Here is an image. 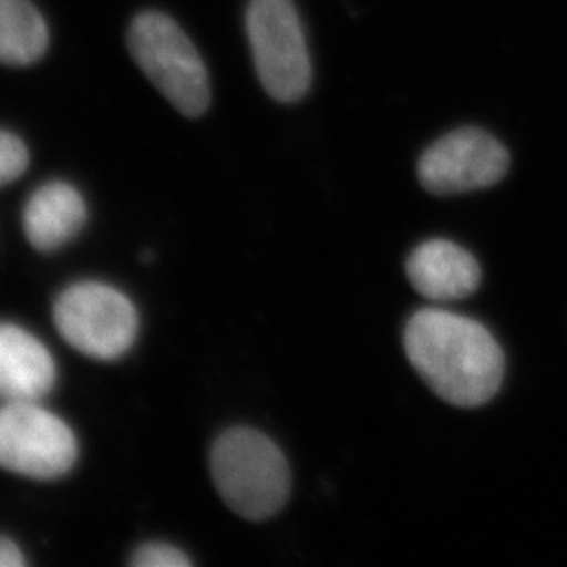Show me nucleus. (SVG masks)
<instances>
[{
    "label": "nucleus",
    "mask_w": 567,
    "mask_h": 567,
    "mask_svg": "<svg viewBox=\"0 0 567 567\" xmlns=\"http://www.w3.org/2000/svg\"><path fill=\"white\" fill-rule=\"evenodd\" d=\"M408 360L435 395L457 408L487 404L504 382V351L487 327L465 316L423 309L404 329Z\"/></svg>",
    "instance_id": "obj_1"
},
{
    "label": "nucleus",
    "mask_w": 567,
    "mask_h": 567,
    "mask_svg": "<svg viewBox=\"0 0 567 567\" xmlns=\"http://www.w3.org/2000/svg\"><path fill=\"white\" fill-rule=\"evenodd\" d=\"M215 487L225 504L247 519L278 514L290 494V468L284 452L252 429H231L209 454Z\"/></svg>",
    "instance_id": "obj_2"
},
{
    "label": "nucleus",
    "mask_w": 567,
    "mask_h": 567,
    "mask_svg": "<svg viewBox=\"0 0 567 567\" xmlns=\"http://www.w3.org/2000/svg\"><path fill=\"white\" fill-rule=\"evenodd\" d=\"M128 50L151 83L178 113L197 118L209 105V78L203 58L177 22L144 11L128 28Z\"/></svg>",
    "instance_id": "obj_3"
},
{
    "label": "nucleus",
    "mask_w": 567,
    "mask_h": 567,
    "mask_svg": "<svg viewBox=\"0 0 567 567\" xmlns=\"http://www.w3.org/2000/svg\"><path fill=\"white\" fill-rule=\"evenodd\" d=\"M54 323L64 342L96 360L127 353L138 334V312L122 290L100 281L70 285L54 303Z\"/></svg>",
    "instance_id": "obj_4"
},
{
    "label": "nucleus",
    "mask_w": 567,
    "mask_h": 567,
    "mask_svg": "<svg viewBox=\"0 0 567 567\" xmlns=\"http://www.w3.org/2000/svg\"><path fill=\"white\" fill-rule=\"evenodd\" d=\"M247 32L257 75L278 102H298L311 86L306 33L292 0H252Z\"/></svg>",
    "instance_id": "obj_5"
},
{
    "label": "nucleus",
    "mask_w": 567,
    "mask_h": 567,
    "mask_svg": "<svg viewBox=\"0 0 567 567\" xmlns=\"http://www.w3.org/2000/svg\"><path fill=\"white\" fill-rule=\"evenodd\" d=\"M78 440L63 419L38 401L0 406V466L32 480H58L78 460Z\"/></svg>",
    "instance_id": "obj_6"
},
{
    "label": "nucleus",
    "mask_w": 567,
    "mask_h": 567,
    "mask_svg": "<svg viewBox=\"0 0 567 567\" xmlns=\"http://www.w3.org/2000/svg\"><path fill=\"white\" fill-rule=\"evenodd\" d=\"M507 150L480 128H457L424 151L419 181L434 195H460L491 188L507 175Z\"/></svg>",
    "instance_id": "obj_7"
},
{
    "label": "nucleus",
    "mask_w": 567,
    "mask_h": 567,
    "mask_svg": "<svg viewBox=\"0 0 567 567\" xmlns=\"http://www.w3.org/2000/svg\"><path fill=\"white\" fill-rule=\"evenodd\" d=\"M406 274L419 295L437 303L465 300L482 284V268L474 256L444 239L419 245L408 257Z\"/></svg>",
    "instance_id": "obj_8"
},
{
    "label": "nucleus",
    "mask_w": 567,
    "mask_h": 567,
    "mask_svg": "<svg viewBox=\"0 0 567 567\" xmlns=\"http://www.w3.org/2000/svg\"><path fill=\"white\" fill-rule=\"evenodd\" d=\"M54 384V357L47 346L22 327L0 323V399L39 402Z\"/></svg>",
    "instance_id": "obj_9"
},
{
    "label": "nucleus",
    "mask_w": 567,
    "mask_h": 567,
    "mask_svg": "<svg viewBox=\"0 0 567 567\" xmlns=\"http://www.w3.org/2000/svg\"><path fill=\"white\" fill-rule=\"evenodd\" d=\"M86 206L81 193L63 181L39 186L22 209V228L39 252H55L85 226Z\"/></svg>",
    "instance_id": "obj_10"
},
{
    "label": "nucleus",
    "mask_w": 567,
    "mask_h": 567,
    "mask_svg": "<svg viewBox=\"0 0 567 567\" xmlns=\"http://www.w3.org/2000/svg\"><path fill=\"white\" fill-rule=\"evenodd\" d=\"M47 21L30 0H0V63L28 66L49 49Z\"/></svg>",
    "instance_id": "obj_11"
},
{
    "label": "nucleus",
    "mask_w": 567,
    "mask_h": 567,
    "mask_svg": "<svg viewBox=\"0 0 567 567\" xmlns=\"http://www.w3.org/2000/svg\"><path fill=\"white\" fill-rule=\"evenodd\" d=\"M30 164L27 145L17 134L0 131V186L13 183Z\"/></svg>",
    "instance_id": "obj_12"
},
{
    "label": "nucleus",
    "mask_w": 567,
    "mask_h": 567,
    "mask_svg": "<svg viewBox=\"0 0 567 567\" xmlns=\"http://www.w3.org/2000/svg\"><path fill=\"white\" fill-rule=\"evenodd\" d=\"M131 564L138 567H186L192 564L186 555L169 544H144L134 551Z\"/></svg>",
    "instance_id": "obj_13"
},
{
    "label": "nucleus",
    "mask_w": 567,
    "mask_h": 567,
    "mask_svg": "<svg viewBox=\"0 0 567 567\" xmlns=\"http://www.w3.org/2000/svg\"><path fill=\"white\" fill-rule=\"evenodd\" d=\"M27 564L16 542L0 536V567H21Z\"/></svg>",
    "instance_id": "obj_14"
}]
</instances>
